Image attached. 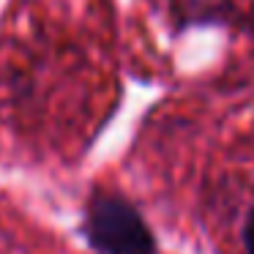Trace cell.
Wrapping results in <instances>:
<instances>
[{
	"label": "cell",
	"mask_w": 254,
	"mask_h": 254,
	"mask_svg": "<svg viewBox=\"0 0 254 254\" xmlns=\"http://www.w3.org/2000/svg\"><path fill=\"white\" fill-rule=\"evenodd\" d=\"M85 235L101 254H156V238L131 202L96 194L85 216Z\"/></svg>",
	"instance_id": "obj_1"
},
{
	"label": "cell",
	"mask_w": 254,
	"mask_h": 254,
	"mask_svg": "<svg viewBox=\"0 0 254 254\" xmlns=\"http://www.w3.org/2000/svg\"><path fill=\"white\" fill-rule=\"evenodd\" d=\"M235 0H170L172 17L181 28L227 22Z\"/></svg>",
	"instance_id": "obj_2"
},
{
	"label": "cell",
	"mask_w": 254,
	"mask_h": 254,
	"mask_svg": "<svg viewBox=\"0 0 254 254\" xmlns=\"http://www.w3.org/2000/svg\"><path fill=\"white\" fill-rule=\"evenodd\" d=\"M243 243H246V252L254 254V213L249 216V221H246V230H243Z\"/></svg>",
	"instance_id": "obj_3"
}]
</instances>
